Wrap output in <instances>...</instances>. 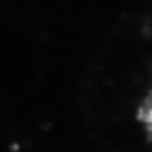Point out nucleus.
I'll return each instance as SVG.
<instances>
[{
  "instance_id": "nucleus-1",
  "label": "nucleus",
  "mask_w": 152,
  "mask_h": 152,
  "mask_svg": "<svg viewBox=\"0 0 152 152\" xmlns=\"http://www.w3.org/2000/svg\"><path fill=\"white\" fill-rule=\"evenodd\" d=\"M139 120L140 124L144 125L145 132L149 134V137L152 139V85L151 90L147 91L145 98L140 105V110H139Z\"/></svg>"
}]
</instances>
